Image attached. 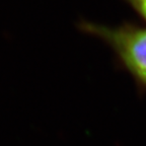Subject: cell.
Masks as SVG:
<instances>
[{"instance_id": "obj_1", "label": "cell", "mask_w": 146, "mask_h": 146, "mask_svg": "<svg viewBox=\"0 0 146 146\" xmlns=\"http://www.w3.org/2000/svg\"><path fill=\"white\" fill-rule=\"evenodd\" d=\"M79 27L107 44L138 86L146 90V27L132 23L108 27L82 21Z\"/></svg>"}, {"instance_id": "obj_2", "label": "cell", "mask_w": 146, "mask_h": 146, "mask_svg": "<svg viewBox=\"0 0 146 146\" xmlns=\"http://www.w3.org/2000/svg\"><path fill=\"white\" fill-rule=\"evenodd\" d=\"M146 23V0H124Z\"/></svg>"}]
</instances>
